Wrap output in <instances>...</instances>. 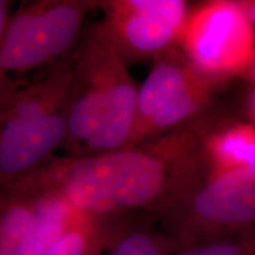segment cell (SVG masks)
Returning a JSON list of instances; mask_svg holds the SVG:
<instances>
[{"mask_svg": "<svg viewBox=\"0 0 255 255\" xmlns=\"http://www.w3.org/2000/svg\"><path fill=\"white\" fill-rule=\"evenodd\" d=\"M209 174L255 169V126L235 124L205 136Z\"/></svg>", "mask_w": 255, "mask_h": 255, "instance_id": "7c38bea8", "label": "cell"}, {"mask_svg": "<svg viewBox=\"0 0 255 255\" xmlns=\"http://www.w3.org/2000/svg\"><path fill=\"white\" fill-rule=\"evenodd\" d=\"M216 81L219 79L199 70L157 114L152 121L145 142L184 127L188 121L202 113L212 100Z\"/></svg>", "mask_w": 255, "mask_h": 255, "instance_id": "8fae6325", "label": "cell"}, {"mask_svg": "<svg viewBox=\"0 0 255 255\" xmlns=\"http://www.w3.org/2000/svg\"><path fill=\"white\" fill-rule=\"evenodd\" d=\"M81 215L58 199L2 191L0 255H43Z\"/></svg>", "mask_w": 255, "mask_h": 255, "instance_id": "ba28073f", "label": "cell"}, {"mask_svg": "<svg viewBox=\"0 0 255 255\" xmlns=\"http://www.w3.org/2000/svg\"><path fill=\"white\" fill-rule=\"evenodd\" d=\"M209 171L205 136L184 126L131 148L50 158L4 190L58 199L85 215L145 212L161 219L205 182Z\"/></svg>", "mask_w": 255, "mask_h": 255, "instance_id": "6da1fadb", "label": "cell"}, {"mask_svg": "<svg viewBox=\"0 0 255 255\" xmlns=\"http://www.w3.org/2000/svg\"><path fill=\"white\" fill-rule=\"evenodd\" d=\"M237 2L251 23L255 25V0H239Z\"/></svg>", "mask_w": 255, "mask_h": 255, "instance_id": "9a60e30c", "label": "cell"}, {"mask_svg": "<svg viewBox=\"0 0 255 255\" xmlns=\"http://www.w3.org/2000/svg\"><path fill=\"white\" fill-rule=\"evenodd\" d=\"M244 77H246L248 81H251L253 84H255V57L253 59V62L251 63V65L248 66V69L244 72Z\"/></svg>", "mask_w": 255, "mask_h": 255, "instance_id": "2e32d148", "label": "cell"}, {"mask_svg": "<svg viewBox=\"0 0 255 255\" xmlns=\"http://www.w3.org/2000/svg\"><path fill=\"white\" fill-rule=\"evenodd\" d=\"M180 250L164 232L136 226L111 248L109 255H175Z\"/></svg>", "mask_w": 255, "mask_h": 255, "instance_id": "4fadbf2b", "label": "cell"}, {"mask_svg": "<svg viewBox=\"0 0 255 255\" xmlns=\"http://www.w3.org/2000/svg\"><path fill=\"white\" fill-rule=\"evenodd\" d=\"M73 82V56L32 84L9 92L0 115V180L7 186L49 161L65 145Z\"/></svg>", "mask_w": 255, "mask_h": 255, "instance_id": "3957f363", "label": "cell"}, {"mask_svg": "<svg viewBox=\"0 0 255 255\" xmlns=\"http://www.w3.org/2000/svg\"><path fill=\"white\" fill-rule=\"evenodd\" d=\"M197 71L182 51L174 49L156 57L150 73L137 92L135 120L126 148L145 142L157 114Z\"/></svg>", "mask_w": 255, "mask_h": 255, "instance_id": "9c48e42d", "label": "cell"}, {"mask_svg": "<svg viewBox=\"0 0 255 255\" xmlns=\"http://www.w3.org/2000/svg\"><path fill=\"white\" fill-rule=\"evenodd\" d=\"M101 7L100 26L127 65L176 49L190 13L182 0H111Z\"/></svg>", "mask_w": 255, "mask_h": 255, "instance_id": "52a82bcc", "label": "cell"}, {"mask_svg": "<svg viewBox=\"0 0 255 255\" xmlns=\"http://www.w3.org/2000/svg\"><path fill=\"white\" fill-rule=\"evenodd\" d=\"M181 51L197 70L221 79L244 75L255 57V30L237 1L216 0L190 11Z\"/></svg>", "mask_w": 255, "mask_h": 255, "instance_id": "8992f818", "label": "cell"}, {"mask_svg": "<svg viewBox=\"0 0 255 255\" xmlns=\"http://www.w3.org/2000/svg\"><path fill=\"white\" fill-rule=\"evenodd\" d=\"M137 90L128 65L100 24L73 55L68 156L126 148L135 120Z\"/></svg>", "mask_w": 255, "mask_h": 255, "instance_id": "7a4b0ae2", "label": "cell"}, {"mask_svg": "<svg viewBox=\"0 0 255 255\" xmlns=\"http://www.w3.org/2000/svg\"><path fill=\"white\" fill-rule=\"evenodd\" d=\"M175 255H255V228L235 237L182 248Z\"/></svg>", "mask_w": 255, "mask_h": 255, "instance_id": "5bb4252c", "label": "cell"}, {"mask_svg": "<svg viewBox=\"0 0 255 255\" xmlns=\"http://www.w3.org/2000/svg\"><path fill=\"white\" fill-rule=\"evenodd\" d=\"M96 7H101V1L43 0L20 6L1 34V73H24L59 62Z\"/></svg>", "mask_w": 255, "mask_h": 255, "instance_id": "5b68a950", "label": "cell"}, {"mask_svg": "<svg viewBox=\"0 0 255 255\" xmlns=\"http://www.w3.org/2000/svg\"><path fill=\"white\" fill-rule=\"evenodd\" d=\"M136 226L128 215L82 214L43 255H101Z\"/></svg>", "mask_w": 255, "mask_h": 255, "instance_id": "30bf717a", "label": "cell"}, {"mask_svg": "<svg viewBox=\"0 0 255 255\" xmlns=\"http://www.w3.org/2000/svg\"><path fill=\"white\" fill-rule=\"evenodd\" d=\"M250 111H251V116L254 121V126H255V90L252 92L251 98H250Z\"/></svg>", "mask_w": 255, "mask_h": 255, "instance_id": "e0dca14e", "label": "cell"}, {"mask_svg": "<svg viewBox=\"0 0 255 255\" xmlns=\"http://www.w3.org/2000/svg\"><path fill=\"white\" fill-rule=\"evenodd\" d=\"M187 248L255 228V169L209 174L191 195L158 219Z\"/></svg>", "mask_w": 255, "mask_h": 255, "instance_id": "277c9868", "label": "cell"}]
</instances>
